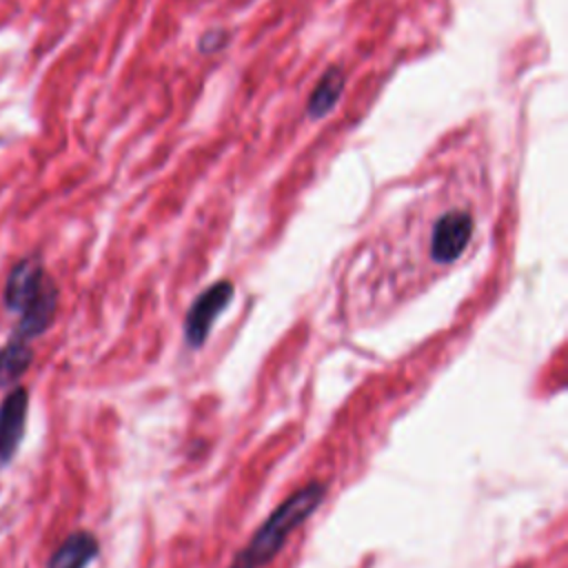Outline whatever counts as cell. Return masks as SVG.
<instances>
[{
  "instance_id": "6",
  "label": "cell",
  "mask_w": 568,
  "mask_h": 568,
  "mask_svg": "<svg viewBox=\"0 0 568 568\" xmlns=\"http://www.w3.org/2000/svg\"><path fill=\"white\" fill-rule=\"evenodd\" d=\"M98 552V539L87 530H75L53 550L47 568H87Z\"/></svg>"
},
{
  "instance_id": "3",
  "label": "cell",
  "mask_w": 568,
  "mask_h": 568,
  "mask_svg": "<svg viewBox=\"0 0 568 568\" xmlns=\"http://www.w3.org/2000/svg\"><path fill=\"white\" fill-rule=\"evenodd\" d=\"M473 215L468 211L453 209L444 213L430 233V257L439 264L455 262L473 237Z\"/></svg>"
},
{
  "instance_id": "2",
  "label": "cell",
  "mask_w": 568,
  "mask_h": 568,
  "mask_svg": "<svg viewBox=\"0 0 568 568\" xmlns=\"http://www.w3.org/2000/svg\"><path fill=\"white\" fill-rule=\"evenodd\" d=\"M53 280L44 271V264L38 255H27V257L18 260L9 268V275L4 280V288H2L4 308L20 315L24 308H29L40 297V293Z\"/></svg>"
},
{
  "instance_id": "9",
  "label": "cell",
  "mask_w": 568,
  "mask_h": 568,
  "mask_svg": "<svg viewBox=\"0 0 568 568\" xmlns=\"http://www.w3.org/2000/svg\"><path fill=\"white\" fill-rule=\"evenodd\" d=\"M226 40H229V36L224 31H209L202 36L200 49H202V53H215L217 49H222L226 44Z\"/></svg>"
},
{
  "instance_id": "4",
  "label": "cell",
  "mask_w": 568,
  "mask_h": 568,
  "mask_svg": "<svg viewBox=\"0 0 568 568\" xmlns=\"http://www.w3.org/2000/svg\"><path fill=\"white\" fill-rule=\"evenodd\" d=\"M231 297H233V284L222 280V282H215L213 286L204 288L197 295V300L191 304L186 320H184V335L193 348L204 344L213 322L226 308Z\"/></svg>"
},
{
  "instance_id": "7",
  "label": "cell",
  "mask_w": 568,
  "mask_h": 568,
  "mask_svg": "<svg viewBox=\"0 0 568 568\" xmlns=\"http://www.w3.org/2000/svg\"><path fill=\"white\" fill-rule=\"evenodd\" d=\"M344 82H346L344 71H342L339 67H328V69L322 73V78L317 80L313 93L308 95L306 115H308L311 120H322V118H326V115L335 109L337 100L342 98V93H344Z\"/></svg>"
},
{
  "instance_id": "1",
  "label": "cell",
  "mask_w": 568,
  "mask_h": 568,
  "mask_svg": "<svg viewBox=\"0 0 568 568\" xmlns=\"http://www.w3.org/2000/svg\"><path fill=\"white\" fill-rule=\"evenodd\" d=\"M326 495V486L320 481H311L308 486L293 493L286 501H282L271 517L260 526L253 539L240 550L235 561L229 568H262L266 566L284 546L288 535L304 524L322 504Z\"/></svg>"
},
{
  "instance_id": "5",
  "label": "cell",
  "mask_w": 568,
  "mask_h": 568,
  "mask_svg": "<svg viewBox=\"0 0 568 568\" xmlns=\"http://www.w3.org/2000/svg\"><path fill=\"white\" fill-rule=\"evenodd\" d=\"M29 413V390L24 386L11 388L0 402V466L9 464L22 439Z\"/></svg>"
},
{
  "instance_id": "8",
  "label": "cell",
  "mask_w": 568,
  "mask_h": 568,
  "mask_svg": "<svg viewBox=\"0 0 568 568\" xmlns=\"http://www.w3.org/2000/svg\"><path fill=\"white\" fill-rule=\"evenodd\" d=\"M31 362L33 348L29 342L11 335V339L0 348V388L16 384L29 371Z\"/></svg>"
}]
</instances>
